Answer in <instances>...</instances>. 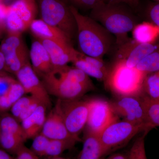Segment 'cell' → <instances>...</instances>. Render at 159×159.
I'll list each match as a JSON object with an SVG mask.
<instances>
[{"label": "cell", "mask_w": 159, "mask_h": 159, "mask_svg": "<svg viewBox=\"0 0 159 159\" xmlns=\"http://www.w3.org/2000/svg\"><path fill=\"white\" fill-rule=\"evenodd\" d=\"M70 7L77 24L80 51L87 56L102 59L115 42L112 34L97 21L81 14L73 6Z\"/></svg>", "instance_id": "cell-1"}, {"label": "cell", "mask_w": 159, "mask_h": 159, "mask_svg": "<svg viewBox=\"0 0 159 159\" xmlns=\"http://www.w3.org/2000/svg\"><path fill=\"white\" fill-rule=\"evenodd\" d=\"M123 5L103 3L91 10L90 14V17L114 35L117 47L130 39L129 33L137 25L135 17Z\"/></svg>", "instance_id": "cell-2"}, {"label": "cell", "mask_w": 159, "mask_h": 159, "mask_svg": "<svg viewBox=\"0 0 159 159\" xmlns=\"http://www.w3.org/2000/svg\"><path fill=\"white\" fill-rule=\"evenodd\" d=\"M146 75L136 67H129L123 61L116 60L105 82L107 88L118 97L140 96L144 93Z\"/></svg>", "instance_id": "cell-3"}, {"label": "cell", "mask_w": 159, "mask_h": 159, "mask_svg": "<svg viewBox=\"0 0 159 159\" xmlns=\"http://www.w3.org/2000/svg\"><path fill=\"white\" fill-rule=\"evenodd\" d=\"M41 19L62 31L72 41L77 39L76 20L65 0H38Z\"/></svg>", "instance_id": "cell-4"}, {"label": "cell", "mask_w": 159, "mask_h": 159, "mask_svg": "<svg viewBox=\"0 0 159 159\" xmlns=\"http://www.w3.org/2000/svg\"><path fill=\"white\" fill-rule=\"evenodd\" d=\"M59 106L66 126L73 136L80 139L79 135L85 128L88 119L90 99L82 100L58 99Z\"/></svg>", "instance_id": "cell-5"}, {"label": "cell", "mask_w": 159, "mask_h": 159, "mask_svg": "<svg viewBox=\"0 0 159 159\" xmlns=\"http://www.w3.org/2000/svg\"><path fill=\"white\" fill-rule=\"evenodd\" d=\"M37 11L35 0H16L8 6L5 23L9 32L21 33L29 29Z\"/></svg>", "instance_id": "cell-6"}, {"label": "cell", "mask_w": 159, "mask_h": 159, "mask_svg": "<svg viewBox=\"0 0 159 159\" xmlns=\"http://www.w3.org/2000/svg\"><path fill=\"white\" fill-rule=\"evenodd\" d=\"M41 78L49 95H53L61 100L79 99L94 89L68 80L60 76L53 70Z\"/></svg>", "instance_id": "cell-7"}, {"label": "cell", "mask_w": 159, "mask_h": 159, "mask_svg": "<svg viewBox=\"0 0 159 159\" xmlns=\"http://www.w3.org/2000/svg\"><path fill=\"white\" fill-rule=\"evenodd\" d=\"M142 132L146 131L142 126L125 120H119L109 125L99 137L107 154L125 145L136 135Z\"/></svg>", "instance_id": "cell-8"}, {"label": "cell", "mask_w": 159, "mask_h": 159, "mask_svg": "<svg viewBox=\"0 0 159 159\" xmlns=\"http://www.w3.org/2000/svg\"><path fill=\"white\" fill-rule=\"evenodd\" d=\"M141 96L119 97L110 103L118 117H121L123 120L142 126L145 131L148 132L151 129L147 122Z\"/></svg>", "instance_id": "cell-9"}, {"label": "cell", "mask_w": 159, "mask_h": 159, "mask_svg": "<svg viewBox=\"0 0 159 159\" xmlns=\"http://www.w3.org/2000/svg\"><path fill=\"white\" fill-rule=\"evenodd\" d=\"M119 120L110 102L103 99H90V107L85 130L99 135L109 125Z\"/></svg>", "instance_id": "cell-10"}, {"label": "cell", "mask_w": 159, "mask_h": 159, "mask_svg": "<svg viewBox=\"0 0 159 159\" xmlns=\"http://www.w3.org/2000/svg\"><path fill=\"white\" fill-rule=\"evenodd\" d=\"M16 75L18 81L24 88L26 94H29L37 99L47 108L51 107V100L48 93L30 63L21 69Z\"/></svg>", "instance_id": "cell-11"}, {"label": "cell", "mask_w": 159, "mask_h": 159, "mask_svg": "<svg viewBox=\"0 0 159 159\" xmlns=\"http://www.w3.org/2000/svg\"><path fill=\"white\" fill-rule=\"evenodd\" d=\"M158 48V45L155 43H139L130 39L118 47L116 60L123 61L129 67L135 68L142 59Z\"/></svg>", "instance_id": "cell-12"}, {"label": "cell", "mask_w": 159, "mask_h": 159, "mask_svg": "<svg viewBox=\"0 0 159 159\" xmlns=\"http://www.w3.org/2000/svg\"><path fill=\"white\" fill-rule=\"evenodd\" d=\"M41 133L51 140L74 139L80 140L69 132L57 102L46 118Z\"/></svg>", "instance_id": "cell-13"}, {"label": "cell", "mask_w": 159, "mask_h": 159, "mask_svg": "<svg viewBox=\"0 0 159 159\" xmlns=\"http://www.w3.org/2000/svg\"><path fill=\"white\" fill-rule=\"evenodd\" d=\"M36 39L42 43L48 51L53 69L65 66L72 62L76 51L72 45L51 40Z\"/></svg>", "instance_id": "cell-14"}, {"label": "cell", "mask_w": 159, "mask_h": 159, "mask_svg": "<svg viewBox=\"0 0 159 159\" xmlns=\"http://www.w3.org/2000/svg\"><path fill=\"white\" fill-rule=\"evenodd\" d=\"M29 57L31 66L39 77L42 78L54 68L48 51L37 39L31 44Z\"/></svg>", "instance_id": "cell-15"}, {"label": "cell", "mask_w": 159, "mask_h": 159, "mask_svg": "<svg viewBox=\"0 0 159 159\" xmlns=\"http://www.w3.org/2000/svg\"><path fill=\"white\" fill-rule=\"evenodd\" d=\"M29 29L36 38L56 41L63 43L72 45L70 40L62 31L47 24L42 19L34 20Z\"/></svg>", "instance_id": "cell-16"}, {"label": "cell", "mask_w": 159, "mask_h": 159, "mask_svg": "<svg viewBox=\"0 0 159 159\" xmlns=\"http://www.w3.org/2000/svg\"><path fill=\"white\" fill-rule=\"evenodd\" d=\"M106 154L99 135L85 130L82 150L77 159H101Z\"/></svg>", "instance_id": "cell-17"}, {"label": "cell", "mask_w": 159, "mask_h": 159, "mask_svg": "<svg viewBox=\"0 0 159 159\" xmlns=\"http://www.w3.org/2000/svg\"><path fill=\"white\" fill-rule=\"evenodd\" d=\"M47 109L45 106L41 104L33 114L21 122L27 140L33 139L41 132L47 118Z\"/></svg>", "instance_id": "cell-18"}, {"label": "cell", "mask_w": 159, "mask_h": 159, "mask_svg": "<svg viewBox=\"0 0 159 159\" xmlns=\"http://www.w3.org/2000/svg\"><path fill=\"white\" fill-rule=\"evenodd\" d=\"M133 39L139 43H155L159 37V28L152 23L137 24L132 31Z\"/></svg>", "instance_id": "cell-19"}, {"label": "cell", "mask_w": 159, "mask_h": 159, "mask_svg": "<svg viewBox=\"0 0 159 159\" xmlns=\"http://www.w3.org/2000/svg\"><path fill=\"white\" fill-rule=\"evenodd\" d=\"M53 70L60 76L68 80L95 88L93 84L88 75L75 67H70L67 65L53 69Z\"/></svg>", "instance_id": "cell-20"}, {"label": "cell", "mask_w": 159, "mask_h": 159, "mask_svg": "<svg viewBox=\"0 0 159 159\" xmlns=\"http://www.w3.org/2000/svg\"><path fill=\"white\" fill-rule=\"evenodd\" d=\"M148 126L150 129L159 126V100L143 93L141 96Z\"/></svg>", "instance_id": "cell-21"}, {"label": "cell", "mask_w": 159, "mask_h": 159, "mask_svg": "<svg viewBox=\"0 0 159 159\" xmlns=\"http://www.w3.org/2000/svg\"><path fill=\"white\" fill-rule=\"evenodd\" d=\"M72 62L75 67L83 71L89 77H93L99 81L104 82L107 78V74L85 61L81 56V52L77 50Z\"/></svg>", "instance_id": "cell-22"}, {"label": "cell", "mask_w": 159, "mask_h": 159, "mask_svg": "<svg viewBox=\"0 0 159 159\" xmlns=\"http://www.w3.org/2000/svg\"><path fill=\"white\" fill-rule=\"evenodd\" d=\"M25 142L22 137L0 131V147L9 153L16 154Z\"/></svg>", "instance_id": "cell-23"}, {"label": "cell", "mask_w": 159, "mask_h": 159, "mask_svg": "<svg viewBox=\"0 0 159 159\" xmlns=\"http://www.w3.org/2000/svg\"><path fill=\"white\" fill-rule=\"evenodd\" d=\"M78 142L74 139L51 140L45 157L60 156L66 150L73 148Z\"/></svg>", "instance_id": "cell-24"}, {"label": "cell", "mask_w": 159, "mask_h": 159, "mask_svg": "<svg viewBox=\"0 0 159 159\" xmlns=\"http://www.w3.org/2000/svg\"><path fill=\"white\" fill-rule=\"evenodd\" d=\"M20 122L12 115H3L0 118V131L14 134L22 137L27 141L25 133Z\"/></svg>", "instance_id": "cell-25"}, {"label": "cell", "mask_w": 159, "mask_h": 159, "mask_svg": "<svg viewBox=\"0 0 159 159\" xmlns=\"http://www.w3.org/2000/svg\"><path fill=\"white\" fill-rule=\"evenodd\" d=\"M136 68L144 74H148L159 70V48L147 55L137 65Z\"/></svg>", "instance_id": "cell-26"}, {"label": "cell", "mask_w": 159, "mask_h": 159, "mask_svg": "<svg viewBox=\"0 0 159 159\" xmlns=\"http://www.w3.org/2000/svg\"><path fill=\"white\" fill-rule=\"evenodd\" d=\"M143 90L144 94L148 97L159 100V70L146 75Z\"/></svg>", "instance_id": "cell-27"}, {"label": "cell", "mask_w": 159, "mask_h": 159, "mask_svg": "<svg viewBox=\"0 0 159 159\" xmlns=\"http://www.w3.org/2000/svg\"><path fill=\"white\" fill-rule=\"evenodd\" d=\"M29 59V53L28 50L22 51L6 63L5 69L16 75L21 69L30 63Z\"/></svg>", "instance_id": "cell-28"}, {"label": "cell", "mask_w": 159, "mask_h": 159, "mask_svg": "<svg viewBox=\"0 0 159 159\" xmlns=\"http://www.w3.org/2000/svg\"><path fill=\"white\" fill-rule=\"evenodd\" d=\"M148 132H144L138 137L126 154V159H147L145 148V138Z\"/></svg>", "instance_id": "cell-29"}, {"label": "cell", "mask_w": 159, "mask_h": 159, "mask_svg": "<svg viewBox=\"0 0 159 159\" xmlns=\"http://www.w3.org/2000/svg\"><path fill=\"white\" fill-rule=\"evenodd\" d=\"M51 139L40 133L33 139L30 149L34 154L39 157H45Z\"/></svg>", "instance_id": "cell-30"}, {"label": "cell", "mask_w": 159, "mask_h": 159, "mask_svg": "<svg viewBox=\"0 0 159 159\" xmlns=\"http://www.w3.org/2000/svg\"><path fill=\"white\" fill-rule=\"evenodd\" d=\"M37 100L32 96H23L21 98L15 102L11 106V115L15 117L17 120L19 119L21 114L28 107L30 104L34 102L35 100Z\"/></svg>", "instance_id": "cell-31"}, {"label": "cell", "mask_w": 159, "mask_h": 159, "mask_svg": "<svg viewBox=\"0 0 159 159\" xmlns=\"http://www.w3.org/2000/svg\"><path fill=\"white\" fill-rule=\"evenodd\" d=\"M25 95L22 85L18 80H15L11 84L9 92L5 96L12 106L15 102Z\"/></svg>", "instance_id": "cell-32"}, {"label": "cell", "mask_w": 159, "mask_h": 159, "mask_svg": "<svg viewBox=\"0 0 159 159\" xmlns=\"http://www.w3.org/2000/svg\"><path fill=\"white\" fill-rule=\"evenodd\" d=\"M69 6H73L77 9L90 10L100 4L104 3V0H65Z\"/></svg>", "instance_id": "cell-33"}, {"label": "cell", "mask_w": 159, "mask_h": 159, "mask_svg": "<svg viewBox=\"0 0 159 159\" xmlns=\"http://www.w3.org/2000/svg\"><path fill=\"white\" fill-rule=\"evenodd\" d=\"M81 56L87 62L90 64L97 68L99 69L103 73L108 75L109 69L105 63L104 62L102 58L87 56L82 53H81Z\"/></svg>", "instance_id": "cell-34"}, {"label": "cell", "mask_w": 159, "mask_h": 159, "mask_svg": "<svg viewBox=\"0 0 159 159\" xmlns=\"http://www.w3.org/2000/svg\"><path fill=\"white\" fill-rule=\"evenodd\" d=\"M15 80L8 76L2 74L0 76V97L8 93L11 84Z\"/></svg>", "instance_id": "cell-35"}, {"label": "cell", "mask_w": 159, "mask_h": 159, "mask_svg": "<svg viewBox=\"0 0 159 159\" xmlns=\"http://www.w3.org/2000/svg\"><path fill=\"white\" fill-rule=\"evenodd\" d=\"M16 159H39V157L34 154L30 148L23 145L16 154Z\"/></svg>", "instance_id": "cell-36"}, {"label": "cell", "mask_w": 159, "mask_h": 159, "mask_svg": "<svg viewBox=\"0 0 159 159\" xmlns=\"http://www.w3.org/2000/svg\"><path fill=\"white\" fill-rule=\"evenodd\" d=\"M41 104H43L39 100H36L30 104L27 108L24 111V112L21 114L20 116L18 119V121L20 122H21L23 120H25L26 118L31 116V114L33 113L36 109L38 108ZM44 105V104H43Z\"/></svg>", "instance_id": "cell-37"}, {"label": "cell", "mask_w": 159, "mask_h": 159, "mask_svg": "<svg viewBox=\"0 0 159 159\" xmlns=\"http://www.w3.org/2000/svg\"><path fill=\"white\" fill-rule=\"evenodd\" d=\"M148 13L152 24L159 28V3L151 6Z\"/></svg>", "instance_id": "cell-38"}, {"label": "cell", "mask_w": 159, "mask_h": 159, "mask_svg": "<svg viewBox=\"0 0 159 159\" xmlns=\"http://www.w3.org/2000/svg\"><path fill=\"white\" fill-rule=\"evenodd\" d=\"M139 0H104L106 4L115 5V4H126L131 7H136L139 4Z\"/></svg>", "instance_id": "cell-39"}, {"label": "cell", "mask_w": 159, "mask_h": 159, "mask_svg": "<svg viewBox=\"0 0 159 159\" xmlns=\"http://www.w3.org/2000/svg\"><path fill=\"white\" fill-rule=\"evenodd\" d=\"M0 159H13L6 151L0 148Z\"/></svg>", "instance_id": "cell-40"}, {"label": "cell", "mask_w": 159, "mask_h": 159, "mask_svg": "<svg viewBox=\"0 0 159 159\" xmlns=\"http://www.w3.org/2000/svg\"><path fill=\"white\" fill-rule=\"evenodd\" d=\"M106 159H126V154L122 153H116L112 155Z\"/></svg>", "instance_id": "cell-41"}, {"label": "cell", "mask_w": 159, "mask_h": 159, "mask_svg": "<svg viewBox=\"0 0 159 159\" xmlns=\"http://www.w3.org/2000/svg\"><path fill=\"white\" fill-rule=\"evenodd\" d=\"M46 159H68L65 158L61 157L60 156L57 157H47Z\"/></svg>", "instance_id": "cell-42"}, {"label": "cell", "mask_w": 159, "mask_h": 159, "mask_svg": "<svg viewBox=\"0 0 159 159\" xmlns=\"http://www.w3.org/2000/svg\"><path fill=\"white\" fill-rule=\"evenodd\" d=\"M3 23H2V22L0 21V25H3Z\"/></svg>", "instance_id": "cell-43"}, {"label": "cell", "mask_w": 159, "mask_h": 159, "mask_svg": "<svg viewBox=\"0 0 159 159\" xmlns=\"http://www.w3.org/2000/svg\"><path fill=\"white\" fill-rule=\"evenodd\" d=\"M1 75H2V74H0V76H1Z\"/></svg>", "instance_id": "cell-44"}, {"label": "cell", "mask_w": 159, "mask_h": 159, "mask_svg": "<svg viewBox=\"0 0 159 159\" xmlns=\"http://www.w3.org/2000/svg\"><path fill=\"white\" fill-rule=\"evenodd\" d=\"M0 28H1V26H0Z\"/></svg>", "instance_id": "cell-45"}, {"label": "cell", "mask_w": 159, "mask_h": 159, "mask_svg": "<svg viewBox=\"0 0 159 159\" xmlns=\"http://www.w3.org/2000/svg\"><path fill=\"white\" fill-rule=\"evenodd\" d=\"M101 159H102V158H101Z\"/></svg>", "instance_id": "cell-46"}]
</instances>
